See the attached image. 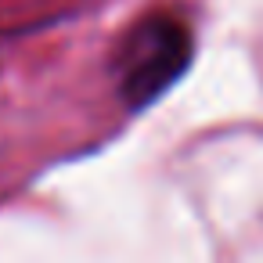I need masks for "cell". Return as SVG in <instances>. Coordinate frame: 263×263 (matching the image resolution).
<instances>
[{"label": "cell", "instance_id": "obj_1", "mask_svg": "<svg viewBox=\"0 0 263 263\" xmlns=\"http://www.w3.org/2000/svg\"><path fill=\"white\" fill-rule=\"evenodd\" d=\"M191 62V29L159 11L141 18L119 54H116V76H119V94L126 101V108H148L155 98H162L187 69Z\"/></svg>", "mask_w": 263, "mask_h": 263}]
</instances>
